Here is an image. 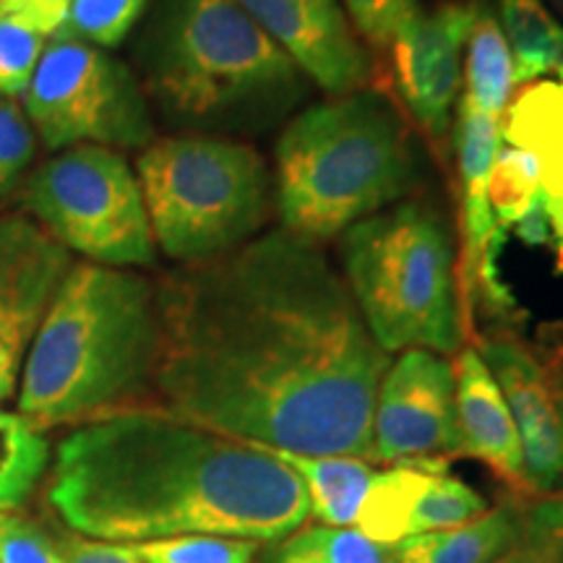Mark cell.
Instances as JSON below:
<instances>
[{
    "label": "cell",
    "instance_id": "52a82bcc",
    "mask_svg": "<svg viewBox=\"0 0 563 563\" xmlns=\"http://www.w3.org/2000/svg\"><path fill=\"white\" fill-rule=\"evenodd\" d=\"M154 245L180 266L228 256L262 235L274 180L243 141L186 133L152 141L136 159Z\"/></svg>",
    "mask_w": 563,
    "mask_h": 563
},
{
    "label": "cell",
    "instance_id": "f1b7e54d",
    "mask_svg": "<svg viewBox=\"0 0 563 563\" xmlns=\"http://www.w3.org/2000/svg\"><path fill=\"white\" fill-rule=\"evenodd\" d=\"M146 3L150 0H74L60 32L110 51L129 37Z\"/></svg>",
    "mask_w": 563,
    "mask_h": 563
},
{
    "label": "cell",
    "instance_id": "44dd1931",
    "mask_svg": "<svg viewBox=\"0 0 563 563\" xmlns=\"http://www.w3.org/2000/svg\"><path fill=\"white\" fill-rule=\"evenodd\" d=\"M498 24L509 42L514 81L530 84L563 68V24L545 0H496Z\"/></svg>",
    "mask_w": 563,
    "mask_h": 563
},
{
    "label": "cell",
    "instance_id": "4fadbf2b",
    "mask_svg": "<svg viewBox=\"0 0 563 563\" xmlns=\"http://www.w3.org/2000/svg\"><path fill=\"white\" fill-rule=\"evenodd\" d=\"M298 63L308 81L342 97L371 87L373 63L340 0H235Z\"/></svg>",
    "mask_w": 563,
    "mask_h": 563
},
{
    "label": "cell",
    "instance_id": "d6986e66",
    "mask_svg": "<svg viewBox=\"0 0 563 563\" xmlns=\"http://www.w3.org/2000/svg\"><path fill=\"white\" fill-rule=\"evenodd\" d=\"M514 58L509 42L498 24L496 9L485 0H477L473 30L467 37V55H464V97L470 108L483 115L501 121L506 104L514 91Z\"/></svg>",
    "mask_w": 563,
    "mask_h": 563
},
{
    "label": "cell",
    "instance_id": "2e32d148",
    "mask_svg": "<svg viewBox=\"0 0 563 563\" xmlns=\"http://www.w3.org/2000/svg\"><path fill=\"white\" fill-rule=\"evenodd\" d=\"M501 121L483 115L467 102H456L454 150L462 183V222H464V264L470 287H481V274L490 241L496 235L488 201V180L493 162L501 152Z\"/></svg>",
    "mask_w": 563,
    "mask_h": 563
},
{
    "label": "cell",
    "instance_id": "e0dca14e",
    "mask_svg": "<svg viewBox=\"0 0 563 563\" xmlns=\"http://www.w3.org/2000/svg\"><path fill=\"white\" fill-rule=\"evenodd\" d=\"M525 534V514L496 506L473 522L410 534L389 548V563H493Z\"/></svg>",
    "mask_w": 563,
    "mask_h": 563
},
{
    "label": "cell",
    "instance_id": "5bb4252c",
    "mask_svg": "<svg viewBox=\"0 0 563 563\" xmlns=\"http://www.w3.org/2000/svg\"><path fill=\"white\" fill-rule=\"evenodd\" d=\"M481 357L496 378L525 456L530 493H551L563 481V418L543 365L514 340L483 342Z\"/></svg>",
    "mask_w": 563,
    "mask_h": 563
},
{
    "label": "cell",
    "instance_id": "e575fe53",
    "mask_svg": "<svg viewBox=\"0 0 563 563\" xmlns=\"http://www.w3.org/2000/svg\"><path fill=\"white\" fill-rule=\"evenodd\" d=\"M540 170V199H563V141L538 157Z\"/></svg>",
    "mask_w": 563,
    "mask_h": 563
},
{
    "label": "cell",
    "instance_id": "ac0fdd59",
    "mask_svg": "<svg viewBox=\"0 0 563 563\" xmlns=\"http://www.w3.org/2000/svg\"><path fill=\"white\" fill-rule=\"evenodd\" d=\"M308 493L311 517L327 527H352L365 493L376 475L368 460L357 456H302L274 452Z\"/></svg>",
    "mask_w": 563,
    "mask_h": 563
},
{
    "label": "cell",
    "instance_id": "4dcf8cb0",
    "mask_svg": "<svg viewBox=\"0 0 563 563\" xmlns=\"http://www.w3.org/2000/svg\"><path fill=\"white\" fill-rule=\"evenodd\" d=\"M37 152V136L16 100L0 97V196L11 191Z\"/></svg>",
    "mask_w": 563,
    "mask_h": 563
},
{
    "label": "cell",
    "instance_id": "9c48e42d",
    "mask_svg": "<svg viewBox=\"0 0 563 563\" xmlns=\"http://www.w3.org/2000/svg\"><path fill=\"white\" fill-rule=\"evenodd\" d=\"M24 115L47 150L95 144L146 150L154 141L150 97L121 58L70 34H53L24 91Z\"/></svg>",
    "mask_w": 563,
    "mask_h": 563
},
{
    "label": "cell",
    "instance_id": "60d3db41",
    "mask_svg": "<svg viewBox=\"0 0 563 563\" xmlns=\"http://www.w3.org/2000/svg\"><path fill=\"white\" fill-rule=\"evenodd\" d=\"M559 76H563V68H561V70H559Z\"/></svg>",
    "mask_w": 563,
    "mask_h": 563
},
{
    "label": "cell",
    "instance_id": "cb8c5ba5",
    "mask_svg": "<svg viewBox=\"0 0 563 563\" xmlns=\"http://www.w3.org/2000/svg\"><path fill=\"white\" fill-rule=\"evenodd\" d=\"M256 563H389L382 548L352 527L313 525L274 540Z\"/></svg>",
    "mask_w": 563,
    "mask_h": 563
},
{
    "label": "cell",
    "instance_id": "83f0119b",
    "mask_svg": "<svg viewBox=\"0 0 563 563\" xmlns=\"http://www.w3.org/2000/svg\"><path fill=\"white\" fill-rule=\"evenodd\" d=\"M144 563H256L262 543L222 534H183L131 545Z\"/></svg>",
    "mask_w": 563,
    "mask_h": 563
},
{
    "label": "cell",
    "instance_id": "d4e9b609",
    "mask_svg": "<svg viewBox=\"0 0 563 563\" xmlns=\"http://www.w3.org/2000/svg\"><path fill=\"white\" fill-rule=\"evenodd\" d=\"M47 40L21 5L0 0V97H24Z\"/></svg>",
    "mask_w": 563,
    "mask_h": 563
},
{
    "label": "cell",
    "instance_id": "836d02e7",
    "mask_svg": "<svg viewBox=\"0 0 563 563\" xmlns=\"http://www.w3.org/2000/svg\"><path fill=\"white\" fill-rule=\"evenodd\" d=\"M63 563H144L131 545L91 540L84 534H66L55 540Z\"/></svg>",
    "mask_w": 563,
    "mask_h": 563
},
{
    "label": "cell",
    "instance_id": "8fae6325",
    "mask_svg": "<svg viewBox=\"0 0 563 563\" xmlns=\"http://www.w3.org/2000/svg\"><path fill=\"white\" fill-rule=\"evenodd\" d=\"M477 0H452L418 11L391 42V68L410 123L441 144L452 125L464 81V47Z\"/></svg>",
    "mask_w": 563,
    "mask_h": 563
},
{
    "label": "cell",
    "instance_id": "4316f807",
    "mask_svg": "<svg viewBox=\"0 0 563 563\" xmlns=\"http://www.w3.org/2000/svg\"><path fill=\"white\" fill-rule=\"evenodd\" d=\"M488 511V504L473 485L462 483L460 477L449 475L443 464L431 475V483L422 490L418 506H415L407 538L420 532L449 530L464 522H473L481 514Z\"/></svg>",
    "mask_w": 563,
    "mask_h": 563
},
{
    "label": "cell",
    "instance_id": "ab89813d",
    "mask_svg": "<svg viewBox=\"0 0 563 563\" xmlns=\"http://www.w3.org/2000/svg\"><path fill=\"white\" fill-rule=\"evenodd\" d=\"M559 402H561V418H563V397H559Z\"/></svg>",
    "mask_w": 563,
    "mask_h": 563
},
{
    "label": "cell",
    "instance_id": "7a4b0ae2",
    "mask_svg": "<svg viewBox=\"0 0 563 563\" xmlns=\"http://www.w3.org/2000/svg\"><path fill=\"white\" fill-rule=\"evenodd\" d=\"M45 496L70 532L123 545L183 534L274 543L311 517L300 477L272 449L162 407L70 428Z\"/></svg>",
    "mask_w": 563,
    "mask_h": 563
},
{
    "label": "cell",
    "instance_id": "30bf717a",
    "mask_svg": "<svg viewBox=\"0 0 563 563\" xmlns=\"http://www.w3.org/2000/svg\"><path fill=\"white\" fill-rule=\"evenodd\" d=\"M454 363L431 350H405L386 368L373 407V462H433L460 454Z\"/></svg>",
    "mask_w": 563,
    "mask_h": 563
},
{
    "label": "cell",
    "instance_id": "9a60e30c",
    "mask_svg": "<svg viewBox=\"0 0 563 563\" xmlns=\"http://www.w3.org/2000/svg\"><path fill=\"white\" fill-rule=\"evenodd\" d=\"M454 378L460 454L483 462L498 481L509 483L511 488L530 493L517 426L477 347L464 344L456 352Z\"/></svg>",
    "mask_w": 563,
    "mask_h": 563
},
{
    "label": "cell",
    "instance_id": "d590c367",
    "mask_svg": "<svg viewBox=\"0 0 563 563\" xmlns=\"http://www.w3.org/2000/svg\"><path fill=\"white\" fill-rule=\"evenodd\" d=\"M517 238L527 245H545L551 243V224H548V214L543 209V201H538L527 214L514 224Z\"/></svg>",
    "mask_w": 563,
    "mask_h": 563
},
{
    "label": "cell",
    "instance_id": "74e56055",
    "mask_svg": "<svg viewBox=\"0 0 563 563\" xmlns=\"http://www.w3.org/2000/svg\"><path fill=\"white\" fill-rule=\"evenodd\" d=\"M493 563H559V561H553L551 555L543 553V551H538V548L530 545L522 538L517 545L509 548V551H506L504 555H498V559L493 561Z\"/></svg>",
    "mask_w": 563,
    "mask_h": 563
},
{
    "label": "cell",
    "instance_id": "8992f818",
    "mask_svg": "<svg viewBox=\"0 0 563 563\" xmlns=\"http://www.w3.org/2000/svg\"><path fill=\"white\" fill-rule=\"evenodd\" d=\"M342 277L384 352L464 347L456 249L431 203L399 201L340 235Z\"/></svg>",
    "mask_w": 563,
    "mask_h": 563
},
{
    "label": "cell",
    "instance_id": "f35d334b",
    "mask_svg": "<svg viewBox=\"0 0 563 563\" xmlns=\"http://www.w3.org/2000/svg\"><path fill=\"white\" fill-rule=\"evenodd\" d=\"M545 3H548V9L555 13V19L563 24V0H545Z\"/></svg>",
    "mask_w": 563,
    "mask_h": 563
},
{
    "label": "cell",
    "instance_id": "277c9868",
    "mask_svg": "<svg viewBox=\"0 0 563 563\" xmlns=\"http://www.w3.org/2000/svg\"><path fill=\"white\" fill-rule=\"evenodd\" d=\"M136 60L165 121L203 136L272 131L311 95L298 63L235 0H154Z\"/></svg>",
    "mask_w": 563,
    "mask_h": 563
},
{
    "label": "cell",
    "instance_id": "5b68a950",
    "mask_svg": "<svg viewBox=\"0 0 563 563\" xmlns=\"http://www.w3.org/2000/svg\"><path fill=\"white\" fill-rule=\"evenodd\" d=\"M420 180L422 157L410 118L373 87L295 112L274 150L279 228L311 243L394 207Z\"/></svg>",
    "mask_w": 563,
    "mask_h": 563
},
{
    "label": "cell",
    "instance_id": "7c38bea8",
    "mask_svg": "<svg viewBox=\"0 0 563 563\" xmlns=\"http://www.w3.org/2000/svg\"><path fill=\"white\" fill-rule=\"evenodd\" d=\"M70 266V251L37 222L0 217V402L16 391L26 352Z\"/></svg>",
    "mask_w": 563,
    "mask_h": 563
},
{
    "label": "cell",
    "instance_id": "f546056e",
    "mask_svg": "<svg viewBox=\"0 0 563 563\" xmlns=\"http://www.w3.org/2000/svg\"><path fill=\"white\" fill-rule=\"evenodd\" d=\"M352 30L361 32L368 45L389 51L394 37L420 11L418 0H340Z\"/></svg>",
    "mask_w": 563,
    "mask_h": 563
},
{
    "label": "cell",
    "instance_id": "6da1fadb",
    "mask_svg": "<svg viewBox=\"0 0 563 563\" xmlns=\"http://www.w3.org/2000/svg\"><path fill=\"white\" fill-rule=\"evenodd\" d=\"M157 295L162 410L272 452L371 460L391 355L319 243L266 230Z\"/></svg>",
    "mask_w": 563,
    "mask_h": 563
},
{
    "label": "cell",
    "instance_id": "3957f363",
    "mask_svg": "<svg viewBox=\"0 0 563 563\" xmlns=\"http://www.w3.org/2000/svg\"><path fill=\"white\" fill-rule=\"evenodd\" d=\"M159 350L152 279L115 266H70L26 352L19 412L47 431L141 407L154 391Z\"/></svg>",
    "mask_w": 563,
    "mask_h": 563
},
{
    "label": "cell",
    "instance_id": "484cf974",
    "mask_svg": "<svg viewBox=\"0 0 563 563\" xmlns=\"http://www.w3.org/2000/svg\"><path fill=\"white\" fill-rule=\"evenodd\" d=\"M488 201L496 228L501 232L514 230V224L540 201L538 157L514 146H501L490 170Z\"/></svg>",
    "mask_w": 563,
    "mask_h": 563
},
{
    "label": "cell",
    "instance_id": "603a6c76",
    "mask_svg": "<svg viewBox=\"0 0 563 563\" xmlns=\"http://www.w3.org/2000/svg\"><path fill=\"white\" fill-rule=\"evenodd\" d=\"M501 139L506 146L534 157L563 141V76L534 79L504 110Z\"/></svg>",
    "mask_w": 563,
    "mask_h": 563
},
{
    "label": "cell",
    "instance_id": "1f68e13d",
    "mask_svg": "<svg viewBox=\"0 0 563 563\" xmlns=\"http://www.w3.org/2000/svg\"><path fill=\"white\" fill-rule=\"evenodd\" d=\"M0 563H63L58 543L30 519L0 511Z\"/></svg>",
    "mask_w": 563,
    "mask_h": 563
},
{
    "label": "cell",
    "instance_id": "8d00e7d4",
    "mask_svg": "<svg viewBox=\"0 0 563 563\" xmlns=\"http://www.w3.org/2000/svg\"><path fill=\"white\" fill-rule=\"evenodd\" d=\"M543 201V209L548 214V224H551V243L555 249V258H559V269L563 272V199Z\"/></svg>",
    "mask_w": 563,
    "mask_h": 563
},
{
    "label": "cell",
    "instance_id": "d6a6232c",
    "mask_svg": "<svg viewBox=\"0 0 563 563\" xmlns=\"http://www.w3.org/2000/svg\"><path fill=\"white\" fill-rule=\"evenodd\" d=\"M522 538L553 561L563 563V496L545 498L525 514Z\"/></svg>",
    "mask_w": 563,
    "mask_h": 563
},
{
    "label": "cell",
    "instance_id": "ffe728a7",
    "mask_svg": "<svg viewBox=\"0 0 563 563\" xmlns=\"http://www.w3.org/2000/svg\"><path fill=\"white\" fill-rule=\"evenodd\" d=\"M441 464V460L405 462L391 464L389 470H376L352 530L363 532L382 548H394L405 540L415 506Z\"/></svg>",
    "mask_w": 563,
    "mask_h": 563
},
{
    "label": "cell",
    "instance_id": "7402d4cb",
    "mask_svg": "<svg viewBox=\"0 0 563 563\" xmlns=\"http://www.w3.org/2000/svg\"><path fill=\"white\" fill-rule=\"evenodd\" d=\"M47 464L45 431L21 412L0 410V511H16L30 501Z\"/></svg>",
    "mask_w": 563,
    "mask_h": 563
},
{
    "label": "cell",
    "instance_id": "ba28073f",
    "mask_svg": "<svg viewBox=\"0 0 563 563\" xmlns=\"http://www.w3.org/2000/svg\"><path fill=\"white\" fill-rule=\"evenodd\" d=\"M21 203L89 264L133 269L157 262L136 170L123 152L95 144L63 150L26 178Z\"/></svg>",
    "mask_w": 563,
    "mask_h": 563
}]
</instances>
